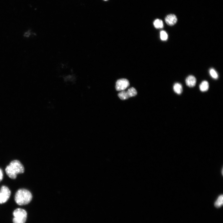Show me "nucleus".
<instances>
[{
  "instance_id": "12",
  "label": "nucleus",
  "mask_w": 223,
  "mask_h": 223,
  "mask_svg": "<svg viewBox=\"0 0 223 223\" xmlns=\"http://www.w3.org/2000/svg\"><path fill=\"white\" fill-rule=\"evenodd\" d=\"M154 25L157 29H162L163 27V23L161 20L157 19L154 22Z\"/></svg>"
},
{
  "instance_id": "1",
  "label": "nucleus",
  "mask_w": 223,
  "mask_h": 223,
  "mask_svg": "<svg viewBox=\"0 0 223 223\" xmlns=\"http://www.w3.org/2000/svg\"><path fill=\"white\" fill-rule=\"evenodd\" d=\"M6 174L12 179H15L18 174L23 173L24 168L20 161L15 160L12 161L5 169Z\"/></svg>"
},
{
  "instance_id": "11",
  "label": "nucleus",
  "mask_w": 223,
  "mask_h": 223,
  "mask_svg": "<svg viewBox=\"0 0 223 223\" xmlns=\"http://www.w3.org/2000/svg\"><path fill=\"white\" fill-rule=\"evenodd\" d=\"M223 204V196L222 195L220 196L217 200L214 203L215 206L217 208H219L221 207Z\"/></svg>"
},
{
  "instance_id": "10",
  "label": "nucleus",
  "mask_w": 223,
  "mask_h": 223,
  "mask_svg": "<svg viewBox=\"0 0 223 223\" xmlns=\"http://www.w3.org/2000/svg\"><path fill=\"white\" fill-rule=\"evenodd\" d=\"M174 92L178 94H181L183 91V88L181 85L179 83L175 84L173 87Z\"/></svg>"
},
{
  "instance_id": "13",
  "label": "nucleus",
  "mask_w": 223,
  "mask_h": 223,
  "mask_svg": "<svg viewBox=\"0 0 223 223\" xmlns=\"http://www.w3.org/2000/svg\"><path fill=\"white\" fill-rule=\"evenodd\" d=\"M168 38L167 33L165 31L162 30L160 32V38L162 40L166 41Z\"/></svg>"
},
{
  "instance_id": "4",
  "label": "nucleus",
  "mask_w": 223,
  "mask_h": 223,
  "mask_svg": "<svg viewBox=\"0 0 223 223\" xmlns=\"http://www.w3.org/2000/svg\"><path fill=\"white\" fill-rule=\"evenodd\" d=\"M137 94V92L136 89L132 87L126 92L122 91L118 94V96L121 100H124L135 96Z\"/></svg>"
},
{
  "instance_id": "15",
  "label": "nucleus",
  "mask_w": 223,
  "mask_h": 223,
  "mask_svg": "<svg viewBox=\"0 0 223 223\" xmlns=\"http://www.w3.org/2000/svg\"><path fill=\"white\" fill-rule=\"evenodd\" d=\"M3 174L2 170L0 169V182H1L3 179Z\"/></svg>"
},
{
  "instance_id": "5",
  "label": "nucleus",
  "mask_w": 223,
  "mask_h": 223,
  "mask_svg": "<svg viewBox=\"0 0 223 223\" xmlns=\"http://www.w3.org/2000/svg\"><path fill=\"white\" fill-rule=\"evenodd\" d=\"M11 194V191L8 187L2 186L0 190V204L7 202Z\"/></svg>"
},
{
  "instance_id": "7",
  "label": "nucleus",
  "mask_w": 223,
  "mask_h": 223,
  "mask_svg": "<svg viewBox=\"0 0 223 223\" xmlns=\"http://www.w3.org/2000/svg\"><path fill=\"white\" fill-rule=\"evenodd\" d=\"M176 16L173 14H170L165 18V21L166 23L170 26H173L177 22Z\"/></svg>"
},
{
  "instance_id": "6",
  "label": "nucleus",
  "mask_w": 223,
  "mask_h": 223,
  "mask_svg": "<svg viewBox=\"0 0 223 223\" xmlns=\"http://www.w3.org/2000/svg\"><path fill=\"white\" fill-rule=\"evenodd\" d=\"M129 85V82L128 80L125 79H121L116 82L115 88L117 91H123Z\"/></svg>"
},
{
  "instance_id": "14",
  "label": "nucleus",
  "mask_w": 223,
  "mask_h": 223,
  "mask_svg": "<svg viewBox=\"0 0 223 223\" xmlns=\"http://www.w3.org/2000/svg\"><path fill=\"white\" fill-rule=\"evenodd\" d=\"M209 73L213 78L215 79H217L218 78V74L214 69H210Z\"/></svg>"
},
{
  "instance_id": "3",
  "label": "nucleus",
  "mask_w": 223,
  "mask_h": 223,
  "mask_svg": "<svg viewBox=\"0 0 223 223\" xmlns=\"http://www.w3.org/2000/svg\"><path fill=\"white\" fill-rule=\"evenodd\" d=\"M13 215L14 218L13 221L14 223H25L26 221L27 212L23 209H16L13 213Z\"/></svg>"
},
{
  "instance_id": "2",
  "label": "nucleus",
  "mask_w": 223,
  "mask_h": 223,
  "mask_svg": "<svg viewBox=\"0 0 223 223\" xmlns=\"http://www.w3.org/2000/svg\"><path fill=\"white\" fill-rule=\"evenodd\" d=\"M32 198V195L30 191L24 189L18 190L15 196L16 203L20 206L27 204L31 201Z\"/></svg>"
},
{
  "instance_id": "8",
  "label": "nucleus",
  "mask_w": 223,
  "mask_h": 223,
  "mask_svg": "<svg viewBox=\"0 0 223 223\" xmlns=\"http://www.w3.org/2000/svg\"><path fill=\"white\" fill-rule=\"evenodd\" d=\"M196 79L194 76L190 75L186 80V85L188 87H194L196 84Z\"/></svg>"
},
{
  "instance_id": "16",
  "label": "nucleus",
  "mask_w": 223,
  "mask_h": 223,
  "mask_svg": "<svg viewBox=\"0 0 223 223\" xmlns=\"http://www.w3.org/2000/svg\"><path fill=\"white\" fill-rule=\"evenodd\" d=\"M104 1H108V0H104Z\"/></svg>"
},
{
  "instance_id": "9",
  "label": "nucleus",
  "mask_w": 223,
  "mask_h": 223,
  "mask_svg": "<svg viewBox=\"0 0 223 223\" xmlns=\"http://www.w3.org/2000/svg\"><path fill=\"white\" fill-rule=\"evenodd\" d=\"M199 88L200 90L202 92L207 91L209 88V83L206 81H203L200 84Z\"/></svg>"
}]
</instances>
